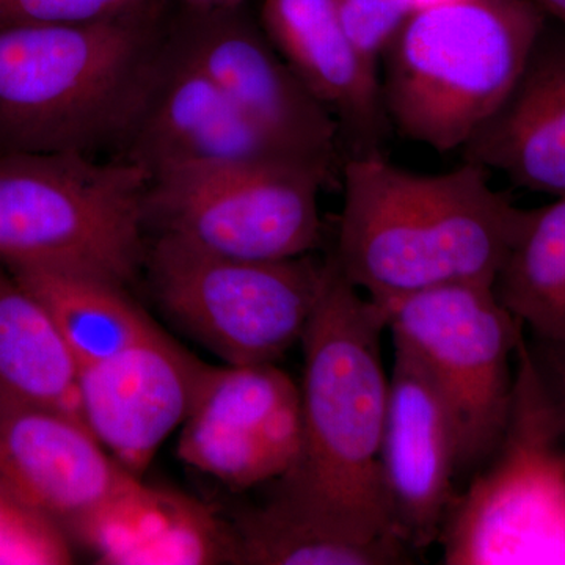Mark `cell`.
Instances as JSON below:
<instances>
[{
	"label": "cell",
	"mask_w": 565,
	"mask_h": 565,
	"mask_svg": "<svg viewBox=\"0 0 565 565\" xmlns=\"http://www.w3.org/2000/svg\"><path fill=\"white\" fill-rule=\"evenodd\" d=\"M546 18L531 0H430L386 47L390 126L437 152L462 150L512 90Z\"/></svg>",
	"instance_id": "cell-4"
},
{
	"label": "cell",
	"mask_w": 565,
	"mask_h": 565,
	"mask_svg": "<svg viewBox=\"0 0 565 565\" xmlns=\"http://www.w3.org/2000/svg\"><path fill=\"white\" fill-rule=\"evenodd\" d=\"M150 173L84 152L0 154V263L126 288L145 266Z\"/></svg>",
	"instance_id": "cell-5"
},
{
	"label": "cell",
	"mask_w": 565,
	"mask_h": 565,
	"mask_svg": "<svg viewBox=\"0 0 565 565\" xmlns=\"http://www.w3.org/2000/svg\"><path fill=\"white\" fill-rule=\"evenodd\" d=\"M463 161L422 174L384 154L349 156L332 258L377 303L459 282L492 285L525 211Z\"/></svg>",
	"instance_id": "cell-2"
},
{
	"label": "cell",
	"mask_w": 565,
	"mask_h": 565,
	"mask_svg": "<svg viewBox=\"0 0 565 565\" xmlns=\"http://www.w3.org/2000/svg\"><path fill=\"white\" fill-rule=\"evenodd\" d=\"M79 373L50 311L0 263V397L81 418Z\"/></svg>",
	"instance_id": "cell-18"
},
{
	"label": "cell",
	"mask_w": 565,
	"mask_h": 565,
	"mask_svg": "<svg viewBox=\"0 0 565 565\" xmlns=\"http://www.w3.org/2000/svg\"><path fill=\"white\" fill-rule=\"evenodd\" d=\"M530 345L531 356L537 373L544 382L557 419L565 437V341L534 340Z\"/></svg>",
	"instance_id": "cell-25"
},
{
	"label": "cell",
	"mask_w": 565,
	"mask_h": 565,
	"mask_svg": "<svg viewBox=\"0 0 565 565\" xmlns=\"http://www.w3.org/2000/svg\"><path fill=\"white\" fill-rule=\"evenodd\" d=\"M544 13L546 20L555 22L565 31V0H531Z\"/></svg>",
	"instance_id": "cell-26"
},
{
	"label": "cell",
	"mask_w": 565,
	"mask_h": 565,
	"mask_svg": "<svg viewBox=\"0 0 565 565\" xmlns=\"http://www.w3.org/2000/svg\"><path fill=\"white\" fill-rule=\"evenodd\" d=\"M125 145L126 161L143 167L150 178L180 167L217 162L302 163L322 172L274 143L214 81L172 50L167 39L150 92Z\"/></svg>",
	"instance_id": "cell-14"
},
{
	"label": "cell",
	"mask_w": 565,
	"mask_h": 565,
	"mask_svg": "<svg viewBox=\"0 0 565 565\" xmlns=\"http://www.w3.org/2000/svg\"><path fill=\"white\" fill-rule=\"evenodd\" d=\"M333 3L356 50L379 71L386 47L423 0H333Z\"/></svg>",
	"instance_id": "cell-23"
},
{
	"label": "cell",
	"mask_w": 565,
	"mask_h": 565,
	"mask_svg": "<svg viewBox=\"0 0 565 565\" xmlns=\"http://www.w3.org/2000/svg\"><path fill=\"white\" fill-rule=\"evenodd\" d=\"M166 41L158 10L81 24L0 25V154L128 139Z\"/></svg>",
	"instance_id": "cell-3"
},
{
	"label": "cell",
	"mask_w": 565,
	"mask_h": 565,
	"mask_svg": "<svg viewBox=\"0 0 565 565\" xmlns=\"http://www.w3.org/2000/svg\"><path fill=\"white\" fill-rule=\"evenodd\" d=\"M170 32L167 43L188 58L274 143L318 167L334 180L343 145L332 111L311 93L263 25L230 10H192Z\"/></svg>",
	"instance_id": "cell-10"
},
{
	"label": "cell",
	"mask_w": 565,
	"mask_h": 565,
	"mask_svg": "<svg viewBox=\"0 0 565 565\" xmlns=\"http://www.w3.org/2000/svg\"><path fill=\"white\" fill-rule=\"evenodd\" d=\"M381 467L396 533L415 552L429 548L457 494L456 433L433 379L396 344Z\"/></svg>",
	"instance_id": "cell-15"
},
{
	"label": "cell",
	"mask_w": 565,
	"mask_h": 565,
	"mask_svg": "<svg viewBox=\"0 0 565 565\" xmlns=\"http://www.w3.org/2000/svg\"><path fill=\"white\" fill-rule=\"evenodd\" d=\"M192 10H230L244 7L247 0H180Z\"/></svg>",
	"instance_id": "cell-27"
},
{
	"label": "cell",
	"mask_w": 565,
	"mask_h": 565,
	"mask_svg": "<svg viewBox=\"0 0 565 565\" xmlns=\"http://www.w3.org/2000/svg\"><path fill=\"white\" fill-rule=\"evenodd\" d=\"M9 269L50 311L81 366L102 362L159 330L114 282L47 267Z\"/></svg>",
	"instance_id": "cell-19"
},
{
	"label": "cell",
	"mask_w": 565,
	"mask_h": 565,
	"mask_svg": "<svg viewBox=\"0 0 565 565\" xmlns=\"http://www.w3.org/2000/svg\"><path fill=\"white\" fill-rule=\"evenodd\" d=\"M206 367L158 330L81 366V419L115 460L141 478L188 418Z\"/></svg>",
	"instance_id": "cell-13"
},
{
	"label": "cell",
	"mask_w": 565,
	"mask_h": 565,
	"mask_svg": "<svg viewBox=\"0 0 565 565\" xmlns=\"http://www.w3.org/2000/svg\"><path fill=\"white\" fill-rule=\"evenodd\" d=\"M463 161L516 188L565 196V31L546 20L525 68L492 117L462 148Z\"/></svg>",
	"instance_id": "cell-17"
},
{
	"label": "cell",
	"mask_w": 565,
	"mask_h": 565,
	"mask_svg": "<svg viewBox=\"0 0 565 565\" xmlns=\"http://www.w3.org/2000/svg\"><path fill=\"white\" fill-rule=\"evenodd\" d=\"M393 343L412 353L440 394L457 440V478L484 467L511 412L512 359L525 327L492 285L459 282L379 303Z\"/></svg>",
	"instance_id": "cell-8"
},
{
	"label": "cell",
	"mask_w": 565,
	"mask_h": 565,
	"mask_svg": "<svg viewBox=\"0 0 565 565\" xmlns=\"http://www.w3.org/2000/svg\"><path fill=\"white\" fill-rule=\"evenodd\" d=\"M332 182L289 162H217L152 174L145 218L158 234L252 262L310 255L322 239L319 192Z\"/></svg>",
	"instance_id": "cell-9"
},
{
	"label": "cell",
	"mask_w": 565,
	"mask_h": 565,
	"mask_svg": "<svg viewBox=\"0 0 565 565\" xmlns=\"http://www.w3.org/2000/svg\"><path fill=\"white\" fill-rule=\"evenodd\" d=\"M493 292L534 340L565 341V196L525 211Z\"/></svg>",
	"instance_id": "cell-20"
},
{
	"label": "cell",
	"mask_w": 565,
	"mask_h": 565,
	"mask_svg": "<svg viewBox=\"0 0 565 565\" xmlns=\"http://www.w3.org/2000/svg\"><path fill=\"white\" fill-rule=\"evenodd\" d=\"M0 476L54 519L74 546L143 482L77 416L6 397Z\"/></svg>",
	"instance_id": "cell-12"
},
{
	"label": "cell",
	"mask_w": 565,
	"mask_h": 565,
	"mask_svg": "<svg viewBox=\"0 0 565 565\" xmlns=\"http://www.w3.org/2000/svg\"><path fill=\"white\" fill-rule=\"evenodd\" d=\"M329 259L302 338V451L277 479L273 501L349 541L399 537L381 467L390 384L381 348L386 313Z\"/></svg>",
	"instance_id": "cell-1"
},
{
	"label": "cell",
	"mask_w": 565,
	"mask_h": 565,
	"mask_svg": "<svg viewBox=\"0 0 565 565\" xmlns=\"http://www.w3.org/2000/svg\"><path fill=\"white\" fill-rule=\"evenodd\" d=\"M156 9V0H0V25L81 24Z\"/></svg>",
	"instance_id": "cell-24"
},
{
	"label": "cell",
	"mask_w": 565,
	"mask_h": 565,
	"mask_svg": "<svg viewBox=\"0 0 565 565\" xmlns=\"http://www.w3.org/2000/svg\"><path fill=\"white\" fill-rule=\"evenodd\" d=\"M145 266L163 313L225 364L275 363L302 343L330 259L252 262L158 234Z\"/></svg>",
	"instance_id": "cell-7"
},
{
	"label": "cell",
	"mask_w": 565,
	"mask_h": 565,
	"mask_svg": "<svg viewBox=\"0 0 565 565\" xmlns=\"http://www.w3.org/2000/svg\"><path fill=\"white\" fill-rule=\"evenodd\" d=\"M74 545L62 526L0 476V565H66Z\"/></svg>",
	"instance_id": "cell-22"
},
{
	"label": "cell",
	"mask_w": 565,
	"mask_h": 565,
	"mask_svg": "<svg viewBox=\"0 0 565 565\" xmlns=\"http://www.w3.org/2000/svg\"><path fill=\"white\" fill-rule=\"evenodd\" d=\"M239 564L248 565H393L412 563L403 539L356 542L322 530L270 500L233 523Z\"/></svg>",
	"instance_id": "cell-21"
},
{
	"label": "cell",
	"mask_w": 565,
	"mask_h": 565,
	"mask_svg": "<svg viewBox=\"0 0 565 565\" xmlns=\"http://www.w3.org/2000/svg\"><path fill=\"white\" fill-rule=\"evenodd\" d=\"M300 386L275 363L207 366L178 456L233 490L277 481L302 451Z\"/></svg>",
	"instance_id": "cell-11"
},
{
	"label": "cell",
	"mask_w": 565,
	"mask_h": 565,
	"mask_svg": "<svg viewBox=\"0 0 565 565\" xmlns=\"http://www.w3.org/2000/svg\"><path fill=\"white\" fill-rule=\"evenodd\" d=\"M515 360L503 438L456 494L438 539L445 564H565L563 427L526 337Z\"/></svg>",
	"instance_id": "cell-6"
},
{
	"label": "cell",
	"mask_w": 565,
	"mask_h": 565,
	"mask_svg": "<svg viewBox=\"0 0 565 565\" xmlns=\"http://www.w3.org/2000/svg\"><path fill=\"white\" fill-rule=\"evenodd\" d=\"M262 25L297 76L332 111L349 156L381 154L392 126L379 71L356 50L333 0H263Z\"/></svg>",
	"instance_id": "cell-16"
}]
</instances>
